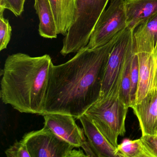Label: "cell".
<instances>
[{"mask_svg": "<svg viewBox=\"0 0 157 157\" xmlns=\"http://www.w3.org/2000/svg\"><path fill=\"white\" fill-rule=\"evenodd\" d=\"M25 0H0V13L5 10L11 11L15 16H20L24 11Z\"/></svg>", "mask_w": 157, "mask_h": 157, "instance_id": "cell-19", "label": "cell"}, {"mask_svg": "<svg viewBox=\"0 0 157 157\" xmlns=\"http://www.w3.org/2000/svg\"><path fill=\"white\" fill-rule=\"evenodd\" d=\"M12 31L9 20L4 18L3 13H0V51L7 48L10 41Z\"/></svg>", "mask_w": 157, "mask_h": 157, "instance_id": "cell-18", "label": "cell"}, {"mask_svg": "<svg viewBox=\"0 0 157 157\" xmlns=\"http://www.w3.org/2000/svg\"><path fill=\"white\" fill-rule=\"evenodd\" d=\"M118 35L101 47H86L66 63L53 64L44 114H65L77 119L85 114L100 97L105 66Z\"/></svg>", "mask_w": 157, "mask_h": 157, "instance_id": "cell-1", "label": "cell"}, {"mask_svg": "<svg viewBox=\"0 0 157 157\" xmlns=\"http://www.w3.org/2000/svg\"><path fill=\"white\" fill-rule=\"evenodd\" d=\"M44 126L56 136L75 148L84 149L88 145L83 128H81L72 116L65 114L48 113L43 115Z\"/></svg>", "mask_w": 157, "mask_h": 157, "instance_id": "cell-8", "label": "cell"}, {"mask_svg": "<svg viewBox=\"0 0 157 157\" xmlns=\"http://www.w3.org/2000/svg\"><path fill=\"white\" fill-rule=\"evenodd\" d=\"M139 122L142 136L157 132V87L132 107Z\"/></svg>", "mask_w": 157, "mask_h": 157, "instance_id": "cell-9", "label": "cell"}, {"mask_svg": "<svg viewBox=\"0 0 157 157\" xmlns=\"http://www.w3.org/2000/svg\"><path fill=\"white\" fill-rule=\"evenodd\" d=\"M53 65L48 55L31 57L18 53L9 56L1 71L2 102L20 113L43 115Z\"/></svg>", "mask_w": 157, "mask_h": 157, "instance_id": "cell-2", "label": "cell"}, {"mask_svg": "<svg viewBox=\"0 0 157 157\" xmlns=\"http://www.w3.org/2000/svg\"><path fill=\"white\" fill-rule=\"evenodd\" d=\"M87 140L96 157H117L116 148L112 146L85 114L78 118Z\"/></svg>", "mask_w": 157, "mask_h": 157, "instance_id": "cell-11", "label": "cell"}, {"mask_svg": "<svg viewBox=\"0 0 157 157\" xmlns=\"http://www.w3.org/2000/svg\"><path fill=\"white\" fill-rule=\"evenodd\" d=\"M34 8L39 19V33L42 37H57L56 26L49 0H35Z\"/></svg>", "mask_w": 157, "mask_h": 157, "instance_id": "cell-14", "label": "cell"}, {"mask_svg": "<svg viewBox=\"0 0 157 157\" xmlns=\"http://www.w3.org/2000/svg\"><path fill=\"white\" fill-rule=\"evenodd\" d=\"M154 54H155V60H156V64L157 66V43H156L154 48Z\"/></svg>", "mask_w": 157, "mask_h": 157, "instance_id": "cell-22", "label": "cell"}, {"mask_svg": "<svg viewBox=\"0 0 157 157\" xmlns=\"http://www.w3.org/2000/svg\"><path fill=\"white\" fill-rule=\"evenodd\" d=\"M22 140L26 143L31 157H87L82 150L75 149L45 126L26 133Z\"/></svg>", "mask_w": 157, "mask_h": 157, "instance_id": "cell-5", "label": "cell"}, {"mask_svg": "<svg viewBox=\"0 0 157 157\" xmlns=\"http://www.w3.org/2000/svg\"></svg>", "mask_w": 157, "mask_h": 157, "instance_id": "cell-24", "label": "cell"}, {"mask_svg": "<svg viewBox=\"0 0 157 157\" xmlns=\"http://www.w3.org/2000/svg\"><path fill=\"white\" fill-rule=\"evenodd\" d=\"M134 39L127 53L121 72L120 95L124 102L130 108V64L134 47Z\"/></svg>", "mask_w": 157, "mask_h": 157, "instance_id": "cell-15", "label": "cell"}, {"mask_svg": "<svg viewBox=\"0 0 157 157\" xmlns=\"http://www.w3.org/2000/svg\"><path fill=\"white\" fill-rule=\"evenodd\" d=\"M156 135H157V134H156Z\"/></svg>", "mask_w": 157, "mask_h": 157, "instance_id": "cell-23", "label": "cell"}, {"mask_svg": "<svg viewBox=\"0 0 157 157\" xmlns=\"http://www.w3.org/2000/svg\"><path fill=\"white\" fill-rule=\"evenodd\" d=\"M140 139L147 157H157V135H144Z\"/></svg>", "mask_w": 157, "mask_h": 157, "instance_id": "cell-21", "label": "cell"}, {"mask_svg": "<svg viewBox=\"0 0 157 157\" xmlns=\"http://www.w3.org/2000/svg\"><path fill=\"white\" fill-rule=\"evenodd\" d=\"M139 80V68L138 57L136 51V45L134 41L133 52L130 64V108L135 104L136 95Z\"/></svg>", "mask_w": 157, "mask_h": 157, "instance_id": "cell-17", "label": "cell"}, {"mask_svg": "<svg viewBox=\"0 0 157 157\" xmlns=\"http://www.w3.org/2000/svg\"><path fill=\"white\" fill-rule=\"evenodd\" d=\"M127 27L135 31L157 14V0H124Z\"/></svg>", "mask_w": 157, "mask_h": 157, "instance_id": "cell-10", "label": "cell"}, {"mask_svg": "<svg viewBox=\"0 0 157 157\" xmlns=\"http://www.w3.org/2000/svg\"><path fill=\"white\" fill-rule=\"evenodd\" d=\"M134 38L137 52L154 51L157 43V14L135 30Z\"/></svg>", "mask_w": 157, "mask_h": 157, "instance_id": "cell-13", "label": "cell"}, {"mask_svg": "<svg viewBox=\"0 0 157 157\" xmlns=\"http://www.w3.org/2000/svg\"><path fill=\"white\" fill-rule=\"evenodd\" d=\"M117 155L118 157H147L140 139H125L117 145Z\"/></svg>", "mask_w": 157, "mask_h": 157, "instance_id": "cell-16", "label": "cell"}, {"mask_svg": "<svg viewBox=\"0 0 157 157\" xmlns=\"http://www.w3.org/2000/svg\"><path fill=\"white\" fill-rule=\"evenodd\" d=\"M127 28L124 0H112L97 21L86 47L89 49L101 47Z\"/></svg>", "mask_w": 157, "mask_h": 157, "instance_id": "cell-6", "label": "cell"}, {"mask_svg": "<svg viewBox=\"0 0 157 157\" xmlns=\"http://www.w3.org/2000/svg\"><path fill=\"white\" fill-rule=\"evenodd\" d=\"M8 157H31L26 143L23 140L16 141L5 151Z\"/></svg>", "mask_w": 157, "mask_h": 157, "instance_id": "cell-20", "label": "cell"}, {"mask_svg": "<svg viewBox=\"0 0 157 157\" xmlns=\"http://www.w3.org/2000/svg\"><path fill=\"white\" fill-rule=\"evenodd\" d=\"M56 21L58 34L66 36L75 14L76 0H49Z\"/></svg>", "mask_w": 157, "mask_h": 157, "instance_id": "cell-12", "label": "cell"}, {"mask_svg": "<svg viewBox=\"0 0 157 157\" xmlns=\"http://www.w3.org/2000/svg\"><path fill=\"white\" fill-rule=\"evenodd\" d=\"M109 0H76L74 19L65 38L60 53L66 56L86 47L94 26Z\"/></svg>", "mask_w": 157, "mask_h": 157, "instance_id": "cell-4", "label": "cell"}, {"mask_svg": "<svg viewBox=\"0 0 157 157\" xmlns=\"http://www.w3.org/2000/svg\"><path fill=\"white\" fill-rule=\"evenodd\" d=\"M134 32L127 27L118 35L105 66L100 96L107 95L120 83L122 67Z\"/></svg>", "mask_w": 157, "mask_h": 157, "instance_id": "cell-7", "label": "cell"}, {"mask_svg": "<svg viewBox=\"0 0 157 157\" xmlns=\"http://www.w3.org/2000/svg\"><path fill=\"white\" fill-rule=\"evenodd\" d=\"M120 83L121 81L107 95L100 96L85 113L115 148L118 145V136L125 134V120L129 108L120 96Z\"/></svg>", "mask_w": 157, "mask_h": 157, "instance_id": "cell-3", "label": "cell"}]
</instances>
